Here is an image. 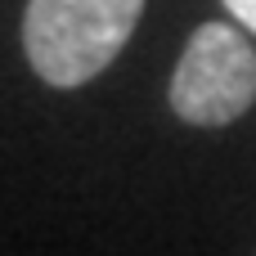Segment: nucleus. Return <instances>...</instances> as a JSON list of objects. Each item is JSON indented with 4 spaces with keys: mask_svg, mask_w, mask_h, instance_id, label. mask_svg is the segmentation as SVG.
Instances as JSON below:
<instances>
[{
    "mask_svg": "<svg viewBox=\"0 0 256 256\" xmlns=\"http://www.w3.org/2000/svg\"><path fill=\"white\" fill-rule=\"evenodd\" d=\"M148 0H27L22 54L54 90L94 81L130 40Z\"/></svg>",
    "mask_w": 256,
    "mask_h": 256,
    "instance_id": "obj_1",
    "label": "nucleus"
},
{
    "mask_svg": "<svg viewBox=\"0 0 256 256\" xmlns=\"http://www.w3.org/2000/svg\"><path fill=\"white\" fill-rule=\"evenodd\" d=\"M256 104V50L234 22H202L171 76V112L189 126H230Z\"/></svg>",
    "mask_w": 256,
    "mask_h": 256,
    "instance_id": "obj_2",
    "label": "nucleus"
},
{
    "mask_svg": "<svg viewBox=\"0 0 256 256\" xmlns=\"http://www.w3.org/2000/svg\"><path fill=\"white\" fill-rule=\"evenodd\" d=\"M225 9L234 14V22H243V27L256 36V0H225Z\"/></svg>",
    "mask_w": 256,
    "mask_h": 256,
    "instance_id": "obj_3",
    "label": "nucleus"
}]
</instances>
